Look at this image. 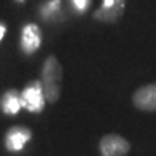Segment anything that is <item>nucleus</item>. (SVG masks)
Listing matches in <instances>:
<instances>
[{"label": "nucleus", "instance_id": "9b49d317", "mask_svg": "<svg viewBox=\"0 0 156 156\" xmlns=\"http://www.w3.org/2000/svg\"><path fill=\"white\" fill-rule=\"evenodd\" d=\"M5 32H6V27H5V24H3V23H0V40L3 38Z\"/></svg>", "mask_w": 156, "mask_h": 156}, {"label": "nucleus", "instance_id": "423d86ee", "mask_svg": "<svg viewBox=\"0 0 156 156\" xmlns=\"http://www.w3.org/2000/svg\"><path fill=\"white\" fill-rule=\"evenodd\" d=\"M32 139V131L26 126H13L5 134V147L8 151H21Z\"/></svg>", "mask_w": 156, "mask_h": 156}, {"label": "nucleus", "instance_id": "0eeeda50", "mask_svg": "<svg viewBox=\"0 0 156 156\" xmlns=\"http://www.w3.org/2000/svg\"><path fill=\"white\" fill-rule=\"evenodd\" d=\"M41 45V32L37 24H26L21 32V49L26 56L34 54Z\"/></svg>", "mask_w": 156, "mask_h": 156}, {"label": "nucleus", "instance_id": "f8f14e48", "mask_svg": "<svg viewBox=\"0 0 156 156\" xmlns=\"http://www.w3.org/2000/svg\"><path fill=\"white\" fill-rule=\"evenodd\" d=\"M15 2H16V3H19V5H21V3H26V0H15Z\"/></svg>", "mask_w": 156, "mask_h": 156}, {"label": "nucleus", "instance_id": "39448f33", "mask_svg": "<svg viewBox=\"0 0 156 156\" xmlns=\"http://www.w3.org/2000/svg\"><path fill=\"white\" fill-rule=\"evenodd\" d=\"M134 107L142 112H156V83L140 86L132 94Z\"/></svg>", "mask_w": 156, "mask_h": 156}, {"label": "nucleus", "instance_id": "f03ea898", "mask_svg": "<svg viewBox=\"0 0 156 156\" xmlns=\"http://www.w3.org/2000/svg\"><path fill=\"white\" fill-rule=\"evenodd\" d=\"M45 93H43V86H41L40 80H34L30 81L27 86L23 89L21 93V102L23 107L27 108L32 113H40L45 108Z\"/></svg>", "mask_w": 156, "mask_h": 156}, {"label": "nucleus", "instance_id": "1a4fd4ad", "mask_svg": "<svg viewBox=\"0 0 156 156\" xmlns=\"http://www.w3.org/2000/svg\"><path fill=\"white\" fill-rule=\"evenodd\" d=\"M59 8H61V0H51L41 8V16H43V19H49L59 11Z\"/></svg>", "mask_w": 156, "mask_h": 156}, {"label": "nucleus", "instance_id": "f257e3e1", "mask_svg": "<svg viewBox=\"0 0 156 156\" xmlns=\"http://www.w3.org/2000/svg\"><path fill=\"white\" fill-rule=\"evenodd\" d=\"M41 86L46 102L54 104L61 97V81H62V66L56 56H48L41 69Z\"/></svg>", "mask_w": 156, "mask_h": 156}, {"label": "nucleus", "instance_id": "7ed1b4c3", "mask_svg": "<svg viewBox=\"0 0 156 156\" xmlns=\"http://www.w3.org/2000/svg\"><path fill=\"white\" fill-rule=\"evenodd\" d=\"M131 150V144L119 134H105L99 142L101 156H126Z\"/></svg>", "mask_w": 156, "mask_h": 156}, {"label": "nucleus", "instance_id": "6e6552de", "mask_svg": "<svg viewBox=\"0 0 156 156\" xmlns=\"http://www.w3.org/2000/svg\"><path fill=\"white\" fill-rule=\"evenodd\" d=\"M0 107H2V112L6 113V115H16L23 108L21 93L16 89H8L0 99Z\"/></svg>", "mask_w": 156, "mask_h": 156}, {"label": "nucleus", "instance_id": "9d476101", "mask_svg": "<svg viewBox=\"0 0 156 156\" xmlns=\"http://www.w3.org/2000/svg\"><path fill=\"white\" fill-rule=\"evenodd\" d=\"M72 2H73V6L80 13H84L89 6V0H72Z\"/></svg>", "mask_w": 156, "mask_h": 156}, {"label": "nucleus", "instance_id": "20e7f679", "mask_svg": "<svg viewBox=\"0 0 156 156\" xmlns=\"http://www.w3.org/2000/svg\"><path fill=\"white\" fill-rule=\"evenodd\" d=\"M126 0H104L102 6L94 11V18L101 23L113 24L123 16Z\"/></svg>", "mask_w": 156, "mask_h": 156}]
</instances>
